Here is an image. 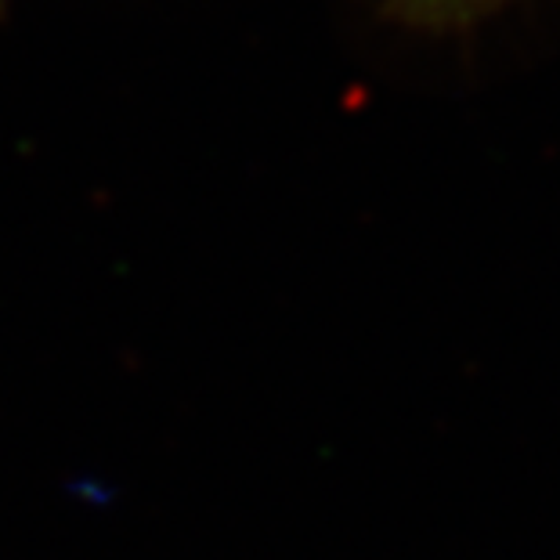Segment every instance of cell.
I'll list each match as a JSON object with an SVG mask.
<instances>
[{
    "label": "cell",
    "mask_w": 560,
    "mask_h": 560,
    "mask_svg": "<svg viewBox=\"0 0 560 560\" xmlns=\"http://www.w3.org/2000/svg\"><path fill=\"white\" fill-rule=\"evenodd\" d=\"M4 8H8V0H0V15H4Z\"/></svg>",
    "instance_id": "7a4b0ae2"
},
{
    "label": "cell",
    "mask_w": 560,
    "mask_h": 560,
    "mask_svg": "<svg viewBox=\"0 0 560 560\" xmlns=\"http://www.w3.org/2000/svg\"><path fill=\"white\" fill-rule=\"evenodd\" d=\"M488 0H387L401 22H416V26H448L481 11Z\"/></svg>",
    "instance_id": "6da1fadb"
}]
</instances>
